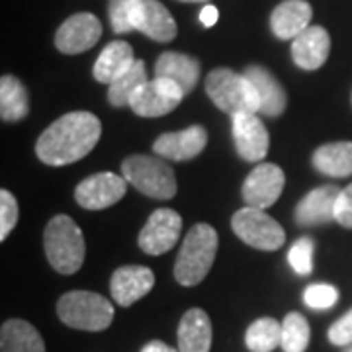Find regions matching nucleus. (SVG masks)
I'll use <instances>...</instances> for the list:
<instances>
[{
	"instance_id": "1",
	"label": "nucleus",
	"mask_w": 352,
	"mask_h": 352,
	"mask_svg": "<svg viewBox=\"0 0 352 352\" xmlns=\"http://www.w3.org/2000/svg\"><path fill=\"white\" fill-rule=\"evenodd\" d=\"M102 135L100 120L90 112H69L55 120L36 143V155L50 166H65L85 159Z\"/></svg>"
},
{
	"instance_id": "2",
	"label": "nucleus",
	"mask_w": 352,
	"mask_h": 352,
	"mask_svg": "<svg viewBox=\"0 0 352 352\" xmlns=\"http://www.w3.org/2000/svg\"><path fill=\"white\" fill-rule=\"evenodd\" d=\"M217 231L208 223H196L186 233L176 256L175 278L182 286H198L212 270L217 252Z\"/></svg>"
},
{
	"instance_id": "3",
	"label": "nucleus",
	"mask_w": 352,
	"mask_h": 352,
	"mask_svg": "<svg viewBox=\"0 0 352 352\" xmlns=\"http://www.w3.org/2000/svg\"><path fill=\"white\" fill-rule=\"evenodd\" d=\"M45 256L59 274H75L85 263V237L80 227L69 215H55L43 233Z\"/></svg>"
},
{
	"instance_id": "4",
	"label": "nucleus",
	"mask_w": 352,
	"mask_h": 352,
	"mask_svg": "<svg viewBox=\"0 0 352 352\" xmlns=\"http://www.w3.org/2000/svg\"><path fill=\"white\" fill-rule=\"evenodd\" d=\"M206 92L210 100L221 112L231 118L239 113H258L261 102L252 82L245 75H237L235 71L219 67L214 69L206 78Z\"/></svg>"
},
{
	"instance_id": "5",
	"label": "nucleus",
	"mask_w": 352,
	"mask_h": 352,
	"mask_svg": "<svg viewBox=\"0 0 352 352\" xmlns=\"http://www.w3.org/2000/svg\"><path fill=\"white\" fill-rule=\"evenodd\" d=\"M57 315L67 327L78 331H104L113 321V305L94 292H67L57 303Z\"/></svg>"
},
{
	"instance_id": "6",
	"label": "nucleus",
	"mask_w": 352,
	"mask_h": 352,
	"mask_svg": "<svg viewBox=\"0 0 352 352\" xmlns=\"http://www.w3.org/2000/svg\"><path fill=\"white\" fill-rule=\"evenodd\" d=\"M127 182L155 200H170L176 194V176L164 159L151 155H131L122 163Z\"/></svg>"
},
{
	"instance_id": "7",
	"label": "nucleus",
	"mask_w": 352,
	"mask_h": 352,
	"mask_svg": "<svg viewBox=\"0 0 352 352\" xmlns=\"http://www.w3.org/2000/svg\"><path fill=\"white\" fill-rule=\"evenodd\" d=\"M231 227L243 243L258 251H278L286 243V233L264 210L245 206L231 217Z\"/></svg>"
},
{
	"instance_id": "8",
	"label": "nucleus",
	"mask_w": 352,
	"mask_h": 352,
	"mask_svg": "<svg viewBox=\"0 0 352 352\" xmlns=\"http://www.w3.org/2000/svg\"><path fill=\"white\" fill-rule=\"evenodd\" d=\"M186 94L168 78H151L139 88L129 102V108L141 118H161L175 110Z\"/></svg>"
},
{
	"instance_id": "9",
	"label": "nucleus",
	"mask_w": 352,
	"mask_h": 352,
	"mask_svg": "<svg viewBox=\"0 0 352 352\" xmlns=\"http://www.w3.org/2000/svg\"><path fill=\"white\" fill-rule=\"evenodd\" d=\"M284 184H286V176L278 164L261 163L245 178L241 194H243V200L247 201V206L266 210L274 206L278 198L282 196Z\"/></svg>"
},
{
	"instance_id": "10",
	"label": "nucleus",
	"mask_w": 352,
	"mask_h": 352,
	"mask_svg": "<svg viewBox=\"0 0 352 352\" xmlns=\"http://www.w3.org/2000/svg\"><path fill=\"white\" fill-rule=\"evenodd\" d=\"M182 231V217L176 214L175 210L161 208L153 212L151 217L147 219L145 227L139 233V249L147 254H164L180 239Z\"/></svg>"
},
{
	"instance_id": "11",
	"label": "nucleus",
	"mask_w": 352,
	"mask_h": 352,
	"mask_svg": "<svg viewBox=\"0 0 352 352\" xmlns=\"http://www.w3.org/2000/svg\"><path fill=\"white\" fill-rule=\"evenodd\" d=\"M127 192V180L113 173H98L85 178L75 190V200L85 210H106L122 200Z\"/></svg>"
},
{
	"instance_id": "12",
	"label": "nucleus",
	"mask_w": 352,
	"mask_h": 352,
	"mask_svg": "<svg viewBox=\"0 0 352 352\" xmlns=\"http://www.w3.org/2000/svg\"><path fill=\"white\" fill-rule=\"evenodd\" d=\"M102 38L100 20L90 12L73 14L55 34V47L65 55H78L92 50Z\"/></svg>"
},
{
	"instance_id": "13",
	"label": "nucleus",
	"mask_w": 352,
	"mask_h": 352,
	"mask_svg": "<svg viewBox=\"0 0 352 352\" xmlns=\"http://www.w3.org/2000/svg\"><path fill=\"white\" fill-rule=\"evenodd\" d=\"M233 139L243 161L261 163L268 153L270 138L256 113H239L233 118Z\"/></svg>"
},
{
	"instance_id": "14",
	"label": "nucleus",
	"mask_w": 352,
	"mask_h": 352,
	"mask_svg": "<svg viewBox=\"0 0 352 352\" xmlns=\"http://www.w3.org/2000/svg\"><path fill=\"white\" fill-rule=\"evenodd\" d=\"M208 145V131L201 126H190L188 129L163 133L153 143V151L164 161H190L196 159Z\"/></svg>"
},
{
	"instance_id": "15",
	"label": "nucleus",
	"mask_w": 352,
	"mask_h": 352,
	"mask_svg": "<svg viewBox=\"0 0 352 352\" xmlns=\"http://www.w3.org/2000/svg\"><path fill=\"white\" fill-rule=\"evenodd\" d=\"M155 286V274L147 266H122L112 274L110 289L113 302L129 307L147 296Z\"/></svg>"
},
{
	"instance_id": "16",
	"label": "nucleus",
	"mask_w": 352,
	"mask_h": 352,
	"mask_svg": "<svg viewBox=\"0 0 352 352\" xmlns=\"http://www.w3.org/2000/svg\"><path fill=\"white\" fill-rule=\"evenodd\" d=\"M331 51V38L321 25H309L292 41V59L303 71L321 69Z\"/></svg>"
},
{
	"instance_id": "17",
	"label": "nucleus",
	"mask_w": 352,
	"mask_h": 352,
	"mask_svg": "<svg viewBox=\"0 0 352 352\" xmlns=\"http://www.w3.org/2000/svg\"><path fill=\"white\" fill-rule=\"evenodd\" d=\"M339 194L340 188L333 184L311 190L296 208V223L300 227H315L333 221Z\"/></svg>"
},
{
	"instance_id": "18",
	"label": "nucleus",
	"mask_w": 352,
	"mask_h": 352,
	"mask_svg": "<svg viewBox=\"0 0 352 352\" xmlns=\"http://www.w3.org/2000/svg\"><path fill=\"white\" fill-rule=\"evenodd\" d=\"M135 30L159 43L173 41L178 32L175 18L159 0H139Z\"/></svg>"
},
{
	"instance_id": "19",
	"label": "nucleus",
	"mask_w": 352,
	"mask_h": 352,
	"mask_svg": "<svg viewBox=\"0 0 352 352\" xmlns=\"http://www.w3.org/2000/svg\"><path fill=\"white\" fill-rule=\"evenodd\" d=\"M243 75L247 76L252 82V87L258 94V102H261V113L268 116V118H276L286 110L288 106V96L284 87L278 82V78L268 69L258 67V65H251L245 69Z\"/></svg>"
},
{
	"instance_id": "20",
	"label": "nucleus",
	"mask_w": 352,
	"mask_h": 352,
	"mask_svg": "<svg viewBox=\"0 0 352 352\" xmlns=\"http://www.w3.org/2000/svg\"><path fill=\"white\" fill-rule=\"evenodd\" d=\"M212 339V321L204 309L194 307L182 315L178 325V352H210Z\"/></svg>"
},
{
	"instance_id": "21",
	"label": "nucleus",
	"mask_w": 352,
	"mask_h": 352,
	"mask_svg": "<svg viewBox=\"0 0 352 352\" xmlns=\"http://www.w3.org/2000/svg\"><path fill=\"white\" fill-rule=\"evenodd\" d=\"M311 4L305 0H286L278 4L270 16V28L278 39H296L309 28Z\"/></svg>"
},
{
	"instance_id": "22",
	"label": "nucleus",
	"mask_w": 352,
	"mask_h": 352,
	"mask_svg": "<svg viewBox=\"0 0 352 352\" xmlns=\"http://www.w3.org/2000/svg\"><path fill=\"white\" fill-rule=\"evenodd\" d=\"M155 76L173 80L182 88L184 94H190L200 78V63L184 53L164 51L163 55H159V59L155 63Z\"/></svg>"
},
{
	"instance_id": "23",
	"label": "nucleus",
	"mask_w": 352,
	"mask_h": 352,
	"mask_svg": "<svg viewBox=\"0 0 352 352\" xmlns=\"http://www.w3.org/2000/svg\"><path fill=\"white\" fill-rule=\"evenodd\" d=\"M138 59L127 41H112L102 50L100 57L94 63V78L102 85H112L120 76L127 73Z\"/></svg>"
},
{
	"instance_id": "24",
	"label": "nucleus",
	"mask_w": 352,
	"mask_h": 352,
	"mask_svg": "<svg viewBox=\"0 0 352 352\" xmlns=\"http://www.w3.org/2000/svg\"><path fill=\"white\" fill-rule=\"evenodd\" d=\"M0 352H45V344L32 323L8 319L0 329Z\"/></svg>"
},
{
	"instance_id": "25",
	"label": "nucleus",
	"mask_w": 352,
	"mask_h": 352,
	"mask_svg": "<svg viewBox=\"0 0 352 352\" xmlns=\"http://www.w3.org/2000/svg\"><path fill=\"white\" fill-rule=\"evenodd\" d=\"M314 166L321 175L344 178L352 175V141L321 145L314 153Z\"/></svg>"
},
{
	"instance_id": "26",
	"label": "nucleus",
	"mask_w": 352,
	"mask_h": 352,
	"mask_svg": "<svg viewBox=\"0 0 352 352\" xmlns=\"http://www.w3.org/2000/svg\"><path fill=\"white\" fill-rule=\"evenodd\" d=\"M30 112L25 87L12 75L0 78V118L4 124H14L24 120Z\"/></svg>"
},
{
	"instance_id": "27",
	"label": "nucleus",
	"mask_w": 352,
	"mask_h": 352,
	"mask_svg": "<svg viewBox=\"0 0 352 352\" xmlns=\"http://www.w3.org/2000/svg\"><path fill=\"white\" fill-rule=\"evenodd\" d=\"M147 80H149V76H147L145 63L138 59L127 73H124L116 82L110 85V88H108V102L112 104L113 108H126V106H129L133 94Z\"/></svg>"
},
{
	"instance_id": "28",
	"label": "nucleus",
	"mask_w": 352,
	"mask_h": 352,
	"mask_svg": "<svg viewBox=\"0 0 352 352\" xmlns=\"http://www.w3.org/2000/svg\"><path fill=\"white\" fill-rule=\"evenodd\" d=\"M245 342L251 352H272L282 342V325L272 317H261L247 329Z\"/></svg>"
},
{
	"instance_id": "29",
	"label": "nucleus",
	"mask_w": 352,
	"mask_h": 352,
	"mask_svg": "<svg viewBox=\"0 0 352 352\" xmlns=\"http://www.w3.org/2000/svg\"><path fill=\"white\" fill-rule=\"evenodd\" d=\"M309 337H311V329L302 314L292 311L286 315L282 323V342H280L284 352H305L309 346Z\"/></svg>"
},
{
	"instance_id": "30",
	"label": "nucleus",
	"mask_w": 352,
	"mask_h": 352,
	"mask_svg": "<svg viewBox=\"0 0 352 352\" xmlns=\"http://www.w3.org/2000/svg\"><path fill=\"white\" fill-rule=\"evenodd\" d=\"M138 6L139 0H110L108 2L110 25L116 34H127L135 30Z\"/></svg>"
},
{
	"instance_id": "31",
	"label": "nucleus",
	"mask_w": 352,
	"mask_h": 352,
	"mask_svg": "<svg viewBox=\"0 0 352 352\" xmlns=\"http://www.w3.org/2000/svg\"><path fill=\"white\" fill-rule=\"evenodd\" d=\"M314 241L309 237H302L292 245L288 252V263L296 274H300V276L311 274V270H314Z\"/></svg>"
},
{
	"instance_id": "32",
	"label": "nucleus",
	"mask_w": 352,
	"mask_h": 352,
	"mask_svg": "<svg viewBox=\"0 0 352 352\" xmlns=\"http://www.w3.org/2000/svg\"><path fill=\"white\" fill-rule=\"evenodd\" d=\"M337 302H339V289L331 284H311L303 292V303L317 311L331 309Z\"/></svg>"
},
{
	"instance_id": "33",
	"label": "nucleus",
	"mask_w": 352,
	"mask_h": 352,
	"mask_svg": "<svg viewBox=\"0 0 352 352\" xmlns=\"http://www.w3.org/2000/svg\"><path fill=\"white\" fill-rule=\"evenodd\" d=\"M18 201L8 190H0V239L4 241L18 223Z\"/></svg>"
},
{
	"instance_id": "34",
	"label": "nucleus",
	"mask_w": 352,
	"mask_h": 352,
	"mask_svg": "<svg viewBox=\"0 0 352 352\" xmlns=\"http://www.w3.org/2000/svg\"><path fill=\"white\" fill-rule=\"evenodd\" d=\"M329 340L335 346H351L352 344V309L340 317L337 323L329 329Z\"/></svg>"
},
{
	"instance_id": "35",
	"label": "nucleus",
	"mask_w": 352,
	"mask_h": 352,
	"mask_svg": "<svg viewBox=\"0 0 352 352\" xmlns=\"http://www.w3.org/2000/svg\"><path fill=\"white\" fill-rule=\"evenodd\" d=\"M335 221L346 229H352V184L340 190L335 206Z\"/></svg>"
},
{
	"instance_id": "36",
	"label": "nucleus",
	"mask_w": 352,
	"mask_h": 352,
	"mask_svg": "<svg viewBox=\"0 0 352 352\" xmlns=\"http://www.w3.org/2000/svg\"><path fill=\"white\" fill-rule=\"evenodd\" d=\"M217 20H219V12H217V8H215L214 4H206L200 10V22L206 25V28L215 25L217 24Z\"/></svg>"
},
{
	"instance_id": "37",
	"label": "nucleus",
	"mask_w": 352,
	"mask_h": 352,
	"mask_svg": "<svg viewBox=\"0 0 352 352\" xmlns=\"http://www.w3.org/2000/svg\"><path fill=\"white\" fill-rule=\"evenodd\" d=\"M141 352H178V351H175L173 346L164 344V342H161V340H151V342H147V344L141 349Z\"/></svg>"
},
{
	"instance_id": "38",
	"label": "nucleus",
	"mask_w": 352,
	"mask_h": 352,
	"mask_svg": "<svg viewBox=\"0 0 352 352\" xmlns=\"http://www.w3.org/2000/svg\"><path fill=\"white\" fill-rule=\"evenodd\" d=\"M180 2H208V0H180Z\"/></svg>"
},
{
	"instance_id": "39",
	"label": "nucleus",
	"mask_w": 352,
	"mask_h": 352,
	"mask_svg": "<svg viewBox=\"0 0 352 352\" xmlns=\"http://www.w3.org/2000/svg\"><path fill=\"white\" fill-rule=\"evenodd\" d=\"M342 352H352V344H351V346H346V349H344Z\"/></svg>"
}]
</instances>
